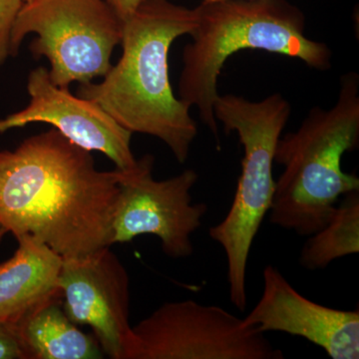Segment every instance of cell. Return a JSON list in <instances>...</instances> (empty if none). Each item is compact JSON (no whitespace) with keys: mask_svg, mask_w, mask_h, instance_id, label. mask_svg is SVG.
I'll return each instance as SVG.
<instances>
[{"mask_svg":"<svg viewBox=\"0 0 359 359\" xmlns=\"http://www.w3.org/2000/svg\"><path fill=\"white\" fill-rule=\"evenodd\" d=\"M119 170L99 171L90 151L58 130L0 151V224L63 259L111 247Z\"/></svg>","mask_w":359,"mask_h":359,"instance_id":"1","label":"cell"},{"mask_svg":"<svg viewBox=\"0 0 359 359\" xmlns=\"http://www.w3.org/2000/svg\"><path fill=\"white\" fill-rule=\"evenodd\" d=\"M197 25L196 9L169 0H143L123 23L121 58L100 83H83L77 95L97 104L131 133L164 142L184 164L198 135L190 108L174 95L168 56L175 40Z\"/></svg>","mask_w":359,"mask_h":359,"instance_id":"2","label":"cell"},{"mask_svg":"<svg viewBox=\"0 0 359 359\" xmlns=\"http://www.w3.org/2000/svg\"><path fill=\"white\" fill-rule=\"evenodd\" d=\"M192 42L183 52L180 100L197 107L201 121L219 145L214 106L224 63L241 50H263L299 59L309 67L332 68V52L325 42L304 34L306 16L287 0H218L196 7Z\"/></svg>","mask_w":359,"mask_h":359,"instance_id":"3","label":"cell"},{"mask_svg":"<svg viewBox=\"0 0 359 359\" xmlns=\"http://www.w3.org/2000/svg\"><path fill=\"white\" fill-rule=\"evenodd\" d=\"M359 143V76L340 77L334 107L314 106L299 128L280 137L275 163L283 167L276 181L269 221L285 230L309 237L320 230L339 198L359 191V178L342 170L346 152Z\"/></svg>","mask_w":359,"mask_h":359,"instance_id":"4","label":"cell"},{"mask_svg":"<svg viewBox=\"0 0 359 359\" xmlns=\"http://www.w3.org/2000/svg\"><path fill=\"white\" fill-rule=\"evenodd\" d=\"M226 135L236 132L244 148L242 173L223 221L209 230L224 250L230 301L247 308V269L250 249L269 212L275 194L273 176L276 143L289 121L292 106L280 93L252 102L242 96L219 95L214 106Z\"/></svg>","mask_w":359,"mask_h":359,"instance_id":"5","label":"cell"},{"mask_svg":"<svg viewBox=\"0 0 359 359\" xmlns=\"http://www.w3.org/2000/svg\"><path fill=\"white\" fill-rule=\"evenodd\" d=\"M122 27L106 0H30L14 23L11 54L16 55L25 37L34 33L32 55L47 58L51 81L68 88L73 82L88 83L109 72Z\"/></svg>","mask_w":359,"mask_h":359,"instance_id":"6","label":"cell"},{"mask_svg":"<svg viewBox=\"0 0 359 359\" xmlns=\"http://www.w3.org/2000/svg\"><path fill=\"white\" fill-rule=\"evenodd\" d=\"M127 359H283L256 327L221 306L166 302L132 327Z\"/></svg>","mask_w":359,"mask_h":359,"instance_id":"7","label":"cell"},{"mask_svg":"<svg viewBox=\"0 0 359 359\" xmlns=\"http://www.w3.org/2000/svg\"><path fill=\"white\" fill-rule=\"evenodd\" d=\"M154 157L145 155L134 167L119 170L111 245L125 244L144 235L159 238L163 252L172 259L194 252L192 235L208 212L205 203L194 204L193 187L199 179L193 169L172 178H153ZM117 169V168H116Z\"/></svg>","mask_w":359,"mask_h":359,"instance_id":"8","label":"cell"},{"mask_svg":"<svg viewBox=\"0 0 359 359\" xmlns=\"http://www.w3.org/2000/svg\"><path fill=\"white\" fill-rule=\"evenodd\" d=\"M59 287L68 318L76 325L91 327L108 358H128L133 339L130 278L110 247L63 259Z\"/></svg>","mask_w":359,"mask_h":359,"instance_id":"9","label":"cell"},{"mask_svg":"<svg viewBox=\"0 0 359 359\" xmlns=\"http://www.w3.org/2000/svg\"><path fill=\"white\" fill-rule=\"evenodd\" d=\"M27 107L0 120V132L30 123H46L80 147L99 151L120 170L137 163L131 149V132L110 117L97 104L70 93L51 81L48 70L36 68L27 81Z\"/></svg>","mask_w":359,"mask_h":359,"instance_id":"10","label":"cell"},{"mask_svg":"<svg viewBox=\"0 0 359 359\" xmlns=\"http://www.w3.org/2000/svg\"><path fill=\"white\" fill-rule=\"evenodd\" d=\"M261 299L245 318L259 332H285L309 340L332 359L359 358V311L328 308L309 299L278 269H264Z\"/></svg>","mask_w":359,"mask_h":359,"instance_id":"11","label":"cell"},{"mask_svg":"<svg viewBox=\"0 0 359 359\" xmlns=\"http://www.w3.org/2000/svg\"><path fill=\"white\" fill-rule=\"evenodd\" d=\"M16 240L13 257L0 264V320L14 327L48 302L62 299L63 257L30 236Z\"/></svg>","mask_w":359,"mask_h":359,"instance_id":"12","label":"cell"},{"mask_svg":"<svg viewBox=\"0 0 359 359\" xmlns=\"http://www.w3.org/2000/svg\"><path fill=\"white\" fill-rule=\"evenodd\" d=\"M28 359H97L103 351L95 337L68 318L62 299L45 304L16 325Z\"/></svg>","mask_w":359,"mask_h":359,"instance_id":"13","label":"cell"},{"mask_svg":"<svg viewBox=\"0 0 359 359\" xmlns=\"http://www.w3.org/2000/svg\"><path fill=\"white\" fill-rule=\"evenodd\" d=\"M302 247L299 264L308 271L327 269L335 259L359 252V191L337 203L327 223Z\"/></svg>","mask_w":359,"mask_h":359,"instance_id":"14","label":"cell"},{"mask_svg":"<svg viewBox=\"0 0 359 359\" xmlns=\"http://www.w3.org/2000/svg\"><path fill=\"white\" fill-rule=\"evenodd\" d=\"M25 0H0V66L11 54V34Z\"/></svg>","mask_w":359,"mask_h":359,"instance_id":"15","label":"cell"},{"mask_svg":"<svg viewBox=\"0 0 359 359\" xmlns=\"http://www.w3.org/2000/svg\"><path fill=\"white\" fill-rule=\"evenodd\" d=\"M0 359H28L20 335L13 325L0 320Z\"/></svg>","mask_w":359,"mask_h":359,"instance_id":"16","label":"cell"},{"mask_svg":"<svg viewBox=\"0 0 359 359\" xmlns=\"http://www.w3.org/2000/svg\"><path fill=\"white\" fill-rule=\"evenodd\" d=\"M143 0H106L117 14L119 20L124 23L140 6Z\"/></svg>","mask_w":359,"mask_h":359,"instance_id":"17","label":"cell"},{"mask_svg":"<svg viewBox=\"0 0 359 359\" xmlns=\"http://www.w3.org/2000/svg\"><path fill=\"white\" fill-rule=\"evenodd\" d=\"M8 233L6 229L0 224V244H1L2 240H4V237Z\"/></svg>","mask_w":359,"mask_h":359,"instance_id":"18","label":"cell"},{"mask_svg":"<svg viewBox=\"0 0 359 359\" xmlns=\"http://www.w3.org/2000/svg\"><path fill=\"white\" fill-rule=\"evenodd\" d=\"M202 1H218V0H202Z\"/></svg>","mask_w":359,"mask_h":359,"instance_id":"19","label":"cell"},{"mask_svg":"<svg viewBox=\"0 0 359 359\" xmlns=\"http://www.w3.org/2000/svg\"><path fill=\"white\" fill-rule=\"evenodd\" d=\"M30 1V0H25V2Z\"/></svg>","mask_w":359,"mask_h":359,"instance_id":"20","label":"cell"}]
</instances>
